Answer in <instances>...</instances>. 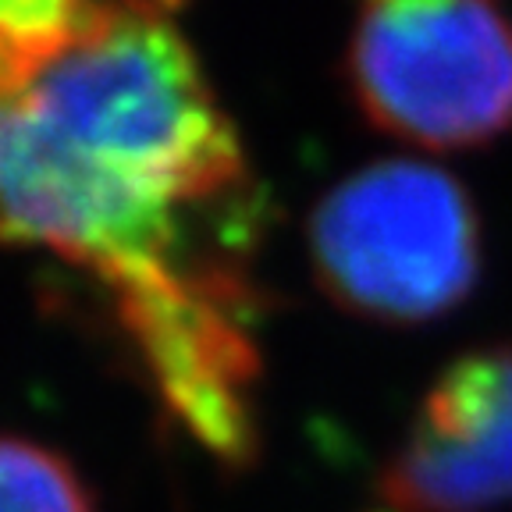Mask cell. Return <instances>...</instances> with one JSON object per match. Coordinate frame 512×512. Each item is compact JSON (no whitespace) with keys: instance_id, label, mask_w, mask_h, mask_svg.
Returning a JSON list of instances; mask_svg holds the SVG:
<instances>
[{"instance_id":"1","label":"cell","mask_w":512,"mask_h":512,"mask_svg":"<svg viewBox=\"0 0 512 512\" xmlns=\"http://www.w3.org/2000/svg\"><path fill=\"white\" fill-rule=\"evenodd\" d=\"M0 54L43 125L171 207L221 200L246 175L232 118L164 4L0 0Z\"/></svg>"},{"instance_id":"2","label":"cell","mask_w":512,"mask_h":512,"mask_svg":"<svg viewBox=\"0 0 512 512\" xmlns=\"http://www.w3.org/2000/svg\"><path fill=\"white\" fill-rule=\"evenodd\" d=\"M310 260L342 310L381 324L452 313L480 278V217L470 192L424 160H377L317 203Z\"/></svg>"},{"instance_id":"3","label":"cell","mask_w":512,"mask_h":512,"mask_svg":"<svg viewBox=\"0 0 512 512\" xmlns=\"http://www.w3.org/2000/svg\"><path fill=\"white\" fill-rule=\"evenodd\" d=\"M345 82L399 143L488 146L512 128V18L491 4H370L352 25Z\"/></svg>"},{"instance_id":"4","label":"cell","mask_w":512,"mask_h":512,"mask_svg":"<svg viewBox=\"0 0 512 512\" xmlns=\"http://www.w3.org/2000/svg\"><path fill=\"white\" fill-rule=\"evenodd\" d=\"M0 246H43L114 292L185 264L182 210L96 168L47 128L0 54Z\"/></svg>"},{"instance_id":"5","label":"cell","mask_w":512,"mask_h":512,"mask_svg":"<svg viewBox=\"0 0 512 512\" xmlns=\"http://www.w3.org/2000/svg\"><path fill=\"white\" fill-rule=\"evenodd\" d=\"M242 288L221 267H178L114 292V317L178 424L228 466L256 448V342Z\"/></svg>"},{"instance_id":"6","label":"cell","mask_w":512,"mask_h":512,"mask_svg":"<svg viewBox=\"0 0 512 512\" xmlns=\"http://www.w3.org/2000/svg\"><path fill=\"white\" fill-rule=\"evenodd\" d=\"M377 495L381 512H512V345L441 370Z\"/></svg>"},{"instance_id":"7","label":"cell","mask_w":512,"mask_h":512,"mask_svg":"<svg viewBox=\"0 0 512 512\" xmlns=\"http://www.w3.org/2000/svg\"><path fill=\"white\" fill-rule=\"evenodd\" d=\"M0 512H96L86 480L36 438L0 434Z\"/></svg>"}]
</instances>
